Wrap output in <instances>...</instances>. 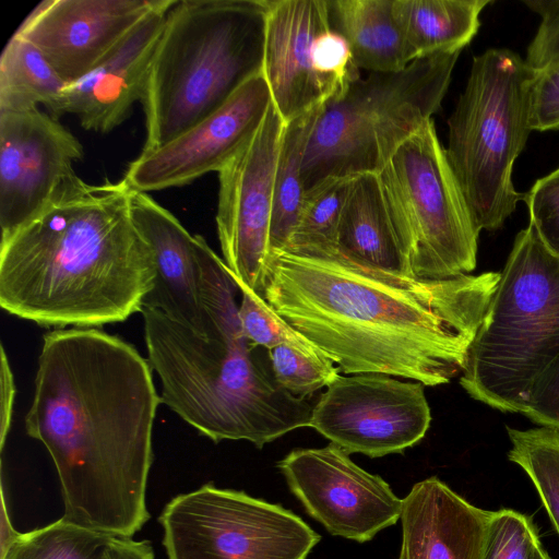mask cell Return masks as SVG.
<instances>
[{
	"label": "cell",
	"instance_id": "cell-4",
	"mask_svg": "<svg viewBox=\"0 0 559 559\" xmlns=\"http://www.w3.org/2000/svg\"><path fill=\"white\" fill-rule=\"evenodd\" d=\"M147 360L157 372L160 401L201 435L218 443L264 444L310 427L318 400L283 389L254 352L239 320L203 338L164 313L142 309Z\"/></svg>",
	"mask_w": 559,
	"mask_h": 559
},
{
	"label": "cell",
	"instance_id": "cell-5",
	"mask_svg": "<svg viewBox=\"0 0 559 559\" xmlns=\"http://www.w3.org/2000/svg\"><path fill=\"white\" fill-rule=\"evenodd\" d=\"M264 31L262 0H175L141 102L142 151L171 141L262 73Z\"/></svg>",
	"mask_w": 559,
	"mask_h": 559
},
{
	"label": "cell",
	"instance_id": "cell-38",
	"mask_svg": "<svg viewBox=\"0 0 559 559\" xmlns=\"http://www.w3.org/2000/svg\"><path fill=\"white\" fill-rule=\"evenodd\" d=\"M100 559H155V556L146 540L114 536Z\"/></svg>",
	"mask_w": 559,
	"mask_h": 559
},
{
	"label": "cell",
	"instance_id": "cell-28",
	"mask_svg": "<svg viewBox=\"0 0 559 559\" xmlns=\"http://www.w3.org/2000/svg\"><path fill=\"white\" fill-rule=\"evenodd\" d=\"M349 181L350 178H331L306 192L297 224L285 251L336 248L337 229Z\"/></svg>",
	"mask_w": 559,
	"mask_h": 559
},
{
	"label": "cell",
	"instance_id": "cell-37",
	"mask_svg": "<svg viewBox=\"0 0 559 559\" xmlns=\"http://www.w3.org/2000/svg\"><path fill=\"white\" fill-rule=\"evenodd\" d=\"M0 394H1V425H0V444L1 451L4 448L7 437L10 431L13 406L15 400V382L13 372L7 356L4 346L1 344L0 354Z\"/></svg>",
	"mask_w": 559,
	"mask_h": 559
},
{
	"label": "cell",
	"instance_id": "cell-31",
	"mask_svg": "<svg viewBox=\"0 0 559 559\" xmlns=\"http://www.w3.org/2000/svg\"><path fill=\"white\" fill-rule=\"evenodd\" d=\"M483 559H550L532 520L518 511H492Z\"/></svg>",
	"mask_w": 559,
	"mask_h": 559
},
{
	"label": "cell",
	"instance_id": "cell-12",
	"mask_svg": "<svg viewBox=\"0 0 559 559\" xmlns=\"http://www.w3.org/2000/svg\"><path fill=\"white\" fill-rule=\"evenodd\" d=\"M284 127L273 103L252 139L218 171L216 227L234 280L264 298L274 171Z\"/></svg>",
	"mask_w": 559,
	"mask_h": 559
},
{
	"label": "cell",
	"instance_id": "cell-8",
	"mask_svg": "<svg viewBox=\"0 0 559 559\" xmlns=\"http://www.w3.org/2000/svg\"><path fill=\"white\" fill-rule=\"evenodd\" d=\"M534 74L519 53L487 49L448 119L447 157L480 230L500 229L522 199L512 169L532 132Z\"/></svg>",
	"mask_w": 559,
	"mask_h": 559
},
{
	"label": "cell",
	"instance_id": "cell-19",
	"mask_svg": "<svg viewBox=\"0 0 559 559\" xmlns=\"http://www.w3.org/2000/svg\"><path fill=\"white\" fill-rule=\"evenodd\" d=\"M130 211L155 263L143 309L159 311L203 338H216L218 332L201 295L195 235L145 192L130 189Z\"/></svg>",
	"mask_w": 559,
	"mask_h": 559
},
{
	"label": "cell",
	"instance_id": "cell-26",
	"mask_svg": "<svg viewBox=\"0 0 559 559\" xmlns=\"http://www.w3.org/2000/svg\"><path fill=\"white\" fill-rule=\"evenodd\" d=\"M507 431L512 444L509 460L530 476L559 535V429L507 427Z\"/></svg>",
	"mask_w": 559,
	"mask_h": 559
},
{
	"label": "cell",
	"instance_id": "cell-18",
	"mask_svg": "<svg viewBox=\"0 0 559 559\" xmlns=\"http://www.w3.org/2000/svg\"><path fill=\"white\" fill-rule=\"evenodd\" d=\"M262 73L284 123L326 103L332 94L312 66V46L331 28L326 0H262Z\"/></svg>",
	"mask_w": 559,
	"mask_h": 559
},
{
	"label": "cell",
	"instance_id": "cell-23",
	"mask_svg": "<svg viewBox=\"0 0 559 559\" xmlns=\"http://www.w3.org/2000/svg\"><path fill=\"white\" fill-rule=\"evenodd\" d=\"M491 0H393L392 12L413 60L457 52L480 27Z\"/></svg>",
	"mask_w": 559,
	"mask_h": 559
},
{
	"label": "cell",
	"instance_id": "cell-14",
	"mask_svg": "<svg viewBox=\"0 0 559 559\" xmlns=\"http://www.w3.org/2000/svg\"><path fill=\"white\" fill-rule=\"evenodd\" d=\"M271 104L269 85L260 73L197 124L157 148L142 151L123 180L131 190L147 193L221 171L255 134Z\"/></svg>",
	"mask_w": 559,
	"mask_h": 559
},
{
	"label": "cell",
	"instance_id": "cell-9",
	"mask_svg": "<svg viewBox=\"0 0 559 559\" xmlns=\"http://www.w3.org/2000/svg\"><path fill=\"white\" fill-rule=\"evenodd\" d=\"M378 176L414 277L471 274L476 267L480 229L432 119L394 152Z\"/></svg>",
	"mask_w": 559,
	"mask_h": 559
},
{
	"label": "cell",
	"instance_id": "cell-6",
	"mask_svg": "<svg viewBox=\"0 0 559 559\" xmlns=\"http://www.w3.org/2000/svg\"><path fill=\"white\" fill-rule=\"evenodd\" d=\"M559 357V257L532 224L514 239L460 384L475 401L523 414L538 377Z\"/></svg>",
	"mask_w": 559,
	"mask_h": 559
},
{
	"label": "cell",
	"instance_id": "cell-16",
	"mask_svg": "<svg viewBox=\"0 0 559 559\" xmlns=\"http://www.w3.org/2000/svg\"><path fill=\"white\" fill-rule=\"evenodd\" d=\"M158 0H45L15 34L33 44L67 83L96 64Z\"/></svg>",
	"mask_w": 559,
	"mask_h": 559
},
{
	"label": "cell",
	"instance_id": "cell-30",
	"mask_svg": "<svg viewBox=\"0 0 559 559\" xmlns=\"http://www.w3.org/2000/svg\"><path fill=\"white\" fill-rule=\"evenodd\" d=\"M237 285L241 293L238 309L241 331L252 345L270 350L287 344L310 354H322L277 314L264 298L246 285Z\"/></svg>",
	"mask_w": 559,
	"mask_h": 559
},
{
	"label": "cell",
	"instance_id": "cell-3",
	"mask_svg": "<svg viewBox=\"0 0 559 559\" xmlns=\"http://www.w3.org/2000/svg\"><path fill=\"white\" fill-rule=\"evenodd\" d=\"M155 263L122 179H67L0 246V306L43 326L96 328L143 309Z\"/></svg>",
	"mask_w": 559,
	"mask_h": 559
},
{
	"label": "cell",
	"instance_id": "cell-21",
	"mask_svg": "<svg viewBox=\"0 0 559 559\" xmlns=\"http://www.w3.org/2000/svg\"><path fill=\"white\" fill-rule=\"evenodd\" d=\"M336 248L343 257L359 264L414 277L397 240L378 174L350 178Z\"/></svg>",
	"mask_w": 559,
	"mask_h": 559
},
{
	"label": "cell",
	"instance_id": "cell-29",
	"mask_svg": "<svg viewBox=\"0 0 559 559\" xmlns=\"http://www.w3.org/2000/svg\"><path fill=\"white\" fill-rule=\"evenodd\" d=\"M269 358L276 382L302 399L312 397L340 376L338 367L323 354H310L287 344L270 349Z\"/></svg>",
	"mask_w": 559,
	"mask_h": 559
},
{
	"label": "cell",
	"instance_id": "cell-33",
	"mask_svg": "<svg viewBox=\"0 0 559 559\" xmlns=\"http://www.w3.org/2000/svg\"><path fill=\"white\" fill-rule=\"evenodd\" d=\"M522 199L528 209L530 224L548 250L559 257V167L536 180Z\"/></svg>",
	"mask_w": 559,
	"mask_h": 559
},
{
	"label": "cell",
	"instance_id": "cell-1",
	"mask_svg": "<svg viewBox=\"0 0 559 559\" xmlns=\"http://www.w3.org/2000/svg\"><path fill=\"white\" fill-rule=\"evenodd\" d=\"M500 272L441 280L359 264L337 248L269 264L265 301L344 373L449 383L466 366Z\"/></svg>",
	"mask_w": 559,
	"mask_h": 559
},
{
	"label": "cell",
	"instance_id": "cell-39",
	"mask_svg": "<svg viewBox=\"0 0 559 559\" xmlns=\"http://www.w3.org/2000/svg\"><path fill=\"white\" fill-rule=\"evenodd\" d=\"M2 507H1V533H0V552H3L19 536V532H16L11 523L8 509L5 506V498L2 487Z\"/></svg>",
	"mask_w": 559,
	"mask_h": 559
},
{
	"label": "cell",
	"instance_id": "cell-13",
	"mask_svg": "<svg viewBox=\"0 0 559 559\" xmlns=\"http://www.w3.org/2000/svg\"><path fill=\"white\" fill-rule=\"evenodd\" d=\"M277 467L306 511L332 535L365 543L401 518L403 499L334 443L293 450Z\"/></svg>",
	"mask_w": 559,
	"mask_h": 559
},
{
	"label": "cell",
	"instance_id": "cell-35",
	"mask_svg": "<svg viewBox=\"0 0 559 559\" xmlns=\"http://www.w3.org/2000/svg\"><path fill=\"white\" fill-rule=\"evenodd\" d=\"M532 131L559 129V61L535 72L531 86Z\"/></svg>",
	"mask_w": 559,
	"mask_h": 559
},
{
	"label": "cell",
	"instance_id": "cell-7",
	"mask_svg": "<svg viewBox=\"0 0 559 559\" xmlns=\"http://www.w3.org/2000/svg\"><path fill=\"white\" fill-rule=\"evenodd\" d=\"M460 53H440L397 72L359 76L340 97L328 100L306 148L305 191L331 178L379 174L440 109Z\"/></svg>",
	"mask_w": 559,
	"mask_h": 559
},
{
	"label": "cell",
	"instance_id": "cell-27",
	"mask_svg": "<svg viewBox=\"0 0 559 559\" xmlns=\"http://www.w3.org/2000/svg\"><path fill=\"white\" fill-rule=\"evenodd\" d=\"M114 536L72 524L62 518L20 533L0 559H100Z\"/></svg>",
	"mask_w": 559,
	"mask_h": 559
},
{
	"label": "cell",
	"instance_id": "cell-2",
	"mask_svg": "<svg viewBox=\"0 0 559 559\" xmlns=\"http://www.w3.org/2000/svg\"><path fill=\"white\" fill-rule=\"evenodd\" d=\"M152 371L133 345L96 328L44 334L25 430L55 464L63 520L129 538L148 521L162 403Z\"/></svg>",
	"mask_w": 559,
	"mask_h": 559
},
{
	"label": "cell",
	"instance_id": "cell-17",
	"mask_svg": "<svg viewBox=\"0 0 559 559\" xmlns=\"http://www.w3.org/2000/svg\"><path fill=\"white\" fill-rule=\"evenodd\" d=\"M174 1L158 0L92 71L64 87L49 115H73L84 129L100 133L124 122L133 105L143 99L152 59Z\"/></svg>",
	"mask_w": 559,
	"mask_h": 559
},
{
	"label": "cell",
	"instance_id": "cell-25",
	"mask_svg": "<svg viewBox=\"0 0 559 559\" xmlns=\"http://www.w3.org/2000/svg\"><path fill=\"white\" fill-rule=\"evenodd\" d=\"M68 84L44 55L14 33L0 59V112L52 109Z\"/></svg>",
	"mask_w": 559,
	"mask_h": 559
},
{
	"label": "cell",
	"instance_id": "cell-10",
	"mask_svg": "<svg viewBox=\"0 0 559 559\" xmlns=\"http://www.w3.org/2000/svg\"><path fill=\"white\" fill-rule=\"evenodd\" d=\"M158 522L168 559H306L321 539L282 506L211 483L174 497Z\"/></svg>",
	"mask_w": 559,
	"mask_h": 559
},
{
	"label": "cell",
	"instance_id": "cell-15",
	"mask_svg": "<svg viewBox=\"0 0 559 559\" xmlns=\"http://www.w3.org/2000/svg\"><path fill=\"white\" fill-rule=\"evenodd\" d=\"M80 141L39 109L0 112V227L8 239L75 175Z\"/></svg>",
	"mask_w": 559,
	"mask_h": 559
},
{
	"label": "cell",
	"instance_id": "cell-34",
	"mask_svg": "<svg viewBox=\"0 0 559 559\" xmlns=\"http://www.w3.org/2000/svg\"><path fill=\"white\" fill-rule=\"evenodd\" d=\"M542 21L530 43L526 66L534 72L559 61V0H523Z\"/></svg>",
	"mask_w": 559,
	"mask_h": 559
},
{
	"label": "cell",
	"instance_id": "cell-24",
	"mask_svg": "<svg viewBox=\"0 0 559 559\" xmlns=\"http://www.w3.org/2000/svg\"><path fill=\"white\" fill-rule=\"evenodd\" d=\"M324 104L284 123L274 171L270 262L285 251L297 224L306 197L301 177L302 162Z\"/></svg>",
	"mask_w": 559,
	"mask_h": 559
},
{
	"label": "cell",
	"instance_id": "cell-36",
	"mask_svg": "<svg viewBox=\"0 0 559 559\" xmlns=\"http://www.w3.org/2000/svg\"><path fill=\"white\" fill-rule=\"evenodd\" d=\"M523 414L539 426L559 429V357L534 383Z\"/></svg>",
	"mask_w": 559,
	"mask_h": 559
},
{
	"label": "cell",
	"instance_id": "cell-20",
	"mask_svg": "<svg viewBox=\"0 0 559 559\" xmlns=\"http://www.w3.org/2000/svg\"><path fill=\"white\" fill-rule=\"evenodd\" d=\"M491 514L437 477L420 480L403 499L399 559H483Z\"/></svg>",
	"mask_w": 559,
	"mask_h": 559
},
{
	"label": "cell",
	"instance_id": "cell-32",
	"mask_svg": "<svg viewBox=\"0 0 559 559\" xmlns=\"http://www.w3.org/2000/svg\"><path fill=\"white\" fill-rule=\"evenodd\" d=\"M312 66L329 87L331 99L340 97L359 78V69L354 63L348 43L332 28L322 32L314 39Z\"/></svg>",
	"mask_w": 559,
	"mask_h": 559
},
{
	"label": "cell",
	"instance_id": "cell-11",
	"mask_svg": "<svg viewBox=\"0 0 559 559\" xmlns=\"http://www.w3.org/2000/svg\"><path fill=\"white\" fill-rule=\"evenodd\" d=\"M431 423L420 382L380 373L338 376L318 399L310 427L346 453L381 457L418 443Z\"/></svg>",
	"mask_w": 559,
	"mask_h": 559
},
{
	"label": "cell",
	"instance_id": "cell-22",
	"mask_svg": "<svg viewBox=\"0 0 559 559\" xmlns=\"http://www.w3.org/2000/svg\"><path fill=\"white\" fill-rule=\"evenodd\" d=\"M392 4L393 0L328 1L331 28L346 39L358 69L392 73L414 61Z\"/></svg>",
	"mask_w": 559,
	"mask_h": 559
}]
</instances>
